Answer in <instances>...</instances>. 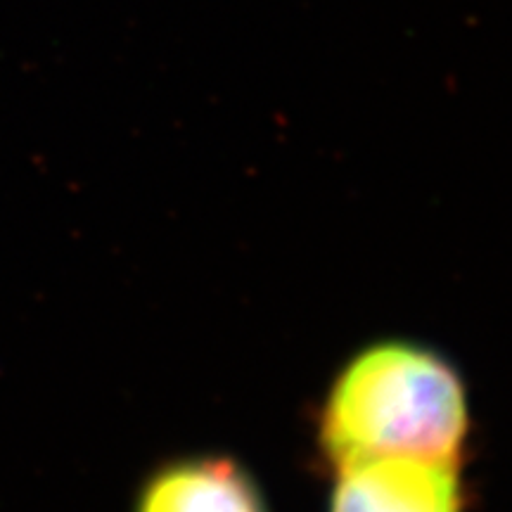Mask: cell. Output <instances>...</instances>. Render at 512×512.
Listing matches in <instances>:
<instances>
[{"label":"cell","mask_w":512,"mask_h":512,"mask_svg":"<svg viewBox=\"0 0 512 512\" xmlns=\"http://www.w3.org/2000/svg\"><path fill=\"white\" fill-rule=\"evenodd\" d=\"M470 434L463 377L439 351L380 342L344 363L318 413L328 470L373 456L460 460Z\"/></svg>","instance_id":"cell-1"},{"label":"cell","mask_w":512,"mask_h":512,"mask_svg":"<svg viewBox=\"0 0 512 512\" xmlns=\"http://www.w3.org/2000/svg\"><path fill=\"white\" fill-rule=\"evenodd\" d=\"M133 512H271L259 482L230 456L166 460L140 482Z\"/></svg>","instance_id":"cell-3"},{"label":"cell","mask_w":512,"mask_h":512,"mask_svg":"<svg viewBox=\"0 0 512 512\" xmlns=\"http://www.w3.org/2000/svg\"><path fill=\"white\" fill-rule=\"evenodd\" d=\"M328 512H465L460 460L425 456L358 458L332 470Z\"/></svg>","instance_id":"cell-2"}]
</instances>
